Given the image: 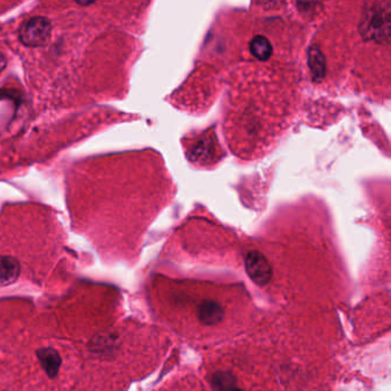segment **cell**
I'll return each mask as SVG.
<instances>
[{
  "label": "cell",
  "instance_id": "3957f363",
  "mask_svg": "<svg viewBox=\"0 0 391 391\" xmlns=\"http://www.w3.org/2000/svg\"><path fill=\"white\" fill-rule=\"evenodd\" d=\"M246 269L258 285H265L272 277V269L265 257L258 251H251L246 257Z\"/></svg>",
  "mask_w": 391,
  "mask_h": 391
},
{
  "label": "cell",
  "instance_id": "9c48e42d",
  "mask_svg": "<svg viewBox=\"0 0 391 391\" xmlns=\"http://www.w3.org/2000/svg\"><path fill=\"white\" fill-rule=\"evenodd\" d=\"M7 60L4 54L0 53V74L4 72V69L6 68Z\"/></svg>",
  "mask_w": 391,
  "mask_h": 391
},
{
  "label": "cell",
  "instance_id": "277c9868",
  "mask_svg": "<svg viewBox=\"0 0 391 391\" xmlns=\"http://www.w3.org/2000/svg\"><path fill=\"white\" fill-rule=\"evenodd\" d=\"M19 260L11 256H0V286H10L19 279Z\"/></svg>",
  "mask_w": 391,
  "mask_h": 391
},
{
  "label": "cell",
  "instance_id": "6da1fadb",
  "mask_svg": "<svg viewBox=\"0 0 391 391\" xmlns=\"http://www.w3.org/2000/svg\"><path fill=\"white\" fill-rule=\"evenodd\" d=\"M391 29V4H367L360 20L359 32L366 41L385 43L389 41Z\"/></svg>",
  "mask_w": 391,
  "mask_h": 391
},
{
  "label": "cell",
  "instance_id": "30bf717a",
  "mask_svg": "<svg viewBox=\"0 0 391 391\" xmlns=\"http://www.w3.org/2000/svg\"><path fill=\"white\" fill-rule=\"evenodd\" d=\"M229 391H242L241 389L237 388V387H233V388L230 389Z\"/></svg>",
  "mask_w": 391,
  "mask_h": 391
},
{
  "label": "cell",
  "instance_id": "52a82bcc",
  "mask_svg": "<svg viewBox=\"0 0 391 391\" xmlns=\"http://www.w3.org/2000/svg\"><path fill=\"white\" fill-rule=\"evenodd\" d=\"M309 66L316 79H324L326 72L325 58L319 47H311L309 52Z\"/></svg>",
  "mask_w": 391,
  "mask_h": 391
},
{
  "label": "cell",
  "instance_id": "ba28073f",
  "mask_svg": "<svg viewBox=\"0 0 391 391\" xmlns=\"http://www.w3.org/2000/svg\"><path fill=\"white\" fill-rule=\"evenodd\" d=\"M199 314H200L201 322L207 325H213L222 320L223 310L218 304L213 303V302H206L201 305Z\"/></svg>",
  "mask_w": 391,
  "mask_h": 391
},
{
  "label": "cell",
  "instance_id": "8992f818",
  "mask_svg": "<svg viewBox=\"0 0 391 391\" xmlns=\"http://www.w3.org/2000/svg\"><path fill=\"white\" fill-rule=\"evenodd\" d=\"M251 52L253 57L260 61H266L272 55V45L267 38L256 36L251 43Z\"/></svg>",
  "mask_w": 391,
  "mask_h": 391
},
{
  "label": "cell",
  "instance_id": "5b68a950",
  "mask_svg": "<svg viewBox=\"0 0 391 391\" xmlns=\"http://www.w3.org/2000/svg\"><path fill=\"white\" fill-rule=\"evenodd\" d=\"M37 357L39 362H41V366L45 369L47 376L50 378L57 376L59 372L60 366H61V357L58 354L57 351L52 349V347H45L37 351Z\"/></svg>",
  "mask_w": 391,
  "mask_h": 391
},
{
  "label": "cell",
  "instance_id": "7a4b0ae2",
  "mask_svg": "<svg viewBox=\"0 0 391 391\" xmlns=\"http://www.w3.org/2000/svg\"><path fill=\"white\" fill-rule=\"evenodd\" d=\"M52 32L50 20L44 16H35L23 23L20 28V41L29 47L43 46L46 44Z\"/></svg>",
  "mask_w": 391,
  "mask_h": 391
}]
</instances>
